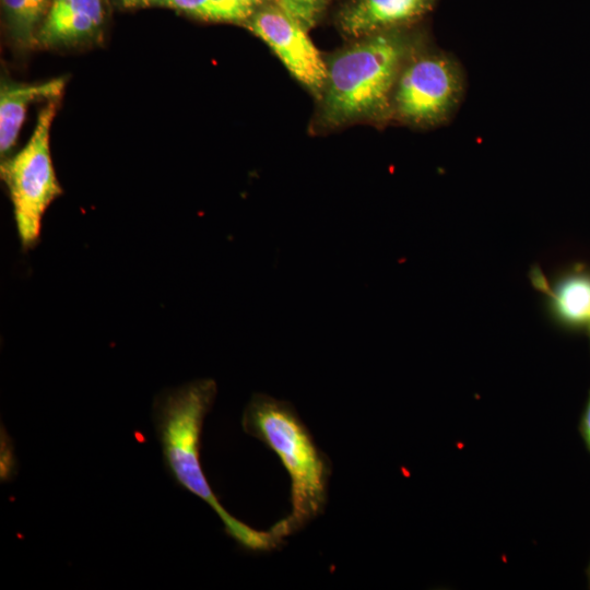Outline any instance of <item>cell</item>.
<instances>
[{
    "instance_id": "1",
    "label": "cell",
    "mask_w": 590,
    "mask_h": 590,
    "mask_svg": "<svg viewBox=\"0 0 590 590\" xmlns=\"http://www.w3.org/2000/svg\"><path fill=\"white\" fill-rule=\"evenodd\" d=\"M217 393L216 382L203 378L162 391L153 402V423L166 471L181 488L216 512L225 533L241 548L267 553L284 544L270 529L257 530L238 520L220 503L201 465V433Z\"/></svg>"
},
{
    "instance_id": "2",
    "label": "cell",
    "mask_w": 590,
    "mask_h": 590,
    "mask_svg": "<svg viewBox=\"0 0 590 590\" xmlns=\"http://www.w3.org/2000/svg\"><path fill=\"white\" fill-rule=\"evenodd\" d=\"M415 48L410 35L394 28L356 38L331 55L319 96L320 126L389 118L397 80Z\"/></svg>"
},
{
    "instance_id": "3",
    "label": "cell",
    "mask_w": 590,
    "mask_h": 590,
    "mask_svg": "<svg viewBox=\"0 0 590 590\" xmlns=\"http://www.w3.org/2000/svg\"><path fill=\"white\" fill-rule=\"evenodd\" d=\"M241 427L271 449L291 479V512L270 530L282 541L302 531L324 512L331 462L288 401L253 393Z\"/></svg>"
},
{
    "instance_id": "4",
    "label": "cell",
    "mask_w": 590,
    "mask_h": 590,
    "mask_svg": "<svg viewBox=\"0 0 590 590\" xmlns=\"http://www.w3.org/2000/svg\"><path fill=\"white\" fill-rule=\"evenodd\" d=\"M57 101H49L42 108L25 146L1 163V178L10 193L17 235L24 249L37 244L43 215L62 193L49 145Z\"/></svg>"
},
{
    "instance_id": "5",
    "label": "cell",
    "mask_w": 590,
    "mask_h": 590,
    "mask_svg": "<svg viewBox=\"0 0 590 590\" xmlns=\"http://www.w3.org/2000/svg\"><path fill=\"white\" fill-rule=\"evenodd\" d=\"M461 92V73L451 58L415 48L397 80L391 116L420 127L437 125L452 113Z\"/></svg>"
},
{
    "instance_id": "6",
    "label": "cell",
    "mask_w": 590,
    "mask_h": 590,
    "mask_svg": "<svg viewBox=\"0 0 590 590\" xmlns=\"http://www.w3.org/2000/svg\"><path fill=\"white\" fill-rule=\"evenodd\" d=\"M246 25L275 52L291 74L319 98L327 66L307 28L273 3L259 8Z\"/></svg>"
},
{
    "instance_id": "7",
    "label": "cell",
    "mask_w": 590,
    "mask_h": 590,
    "mask_svg": "<svg viewBox=\"0 0 590 590\" xmlns=\"http://www.w3.org/2000/svg\"><path fill=\"white\" fill-rule=\"evenodd\" d=\"M106 17L105 0H54L37 36V46L68 47L97 38Z\"/></svg>"
},
{
    "instance_id": "8",
    "label": "cell",
    "mask_w": 590,
    "mask_h": 590,
    "mask_svg": "<svg viewBox=\"0 0 590 590\" xmlns=\"http://www.w3.org/2000/svg\"><path fill=\"white\" fill-rule=\"evenodd\" d=\"M434 0H352L339 15L341 31L356 39L378 32L400 28L417 20Z\"/></svg>"
},
{
    "instance_id": "9",
    "label": "cell",
    "mask_w": 590,
    "mask_h": 590,
    "mask_svg": "<svg viewBox=\"0 0 590 590\" xmlns=\"http://www.w3.org/2000/svg\"><path fill=\"white\" fill-rule=\"evenodd\" d=\"M66 86L64 78L42 83L2 82L0 90V153L3 160L15 145L27 108L34 102L58 99Z\"/></svg>"
},
{
    "instance_id": "10",
    "label": "cell",
    "mask_w": 590,
    "mask_h": 590,
    "mask_svg": "<svg viewBox=\"0 0 590 590\" xmlns=\"http://www.w3.org/2000/svg\"><path fill=\"white\" fill-rule=\"evenodd\" d=\"M551 298L557 318L570 326L590 329V276L576 273L560 280L553 290L539 283Z\"/></svg>"
},
{
    "instance_id": "11",
    "label": "cell",
    "mask_w": 590,
    "mask_h": 590,
    "mask_svg": "<svg viewBox=\"0 0 590 590\" xmlns=\"http://www.w3.org/2000/svg\"><path fill=\"white\" fill-rule=\"evenodd\" d=\"M54 0H1L5 25L20 49L37 46V36Z\"/></svg>"
},
{
    "instance_id": "12",
    "label": "cell",
    "mask_w": 590,
    "mask_h": 590,
    "mask_svg": "<svg viewBox=\"0 0 590 590\" xmlns=\"http://www.w3.org/2000/svg\"><path fill=\"white\" fill-rule=\"evenodd\" d=\"M151 5L169 8L196 17L214 22H243L229 0H153Z\"/></svg>"
},
{
    "instance_id": "13",
    "label": "cell",
    "mask_w": 590,
    "mask_h": 590,
    "mask_svg": "<svg viewBox=\"0 0 590 590\" xmlns=\"http://www.w3.org/2000/svg\"><path fill=\"white\" fill-rule=\"evenodd\" d=\"M239 11L246 22L259 8L273 2V0H229Z\"/></svg>"
},
{
    "instance_id": "14",
    "label": "cell",
    "mask_w": 590,
    "mask_h": 590,
    "mask_svg": "<svg viewBox=\"0 0 590 590\" xmlns=\"http://www.w3.org/2000/svg\"><path fill=\"white\" fill-rule=\"evenodd\" d=\"M583 433L587 440V444L590 445V396L583 417Z\"/></svg>"
},
{
    "instance_id": "15",
    "label": "cell",
    "mask_w": 590,
    "mask_h": 590,
    "mask_svg": "<svg viewBox=\"0 0 590 590\" xmlns=\"http://www.w3.org/2000/svg\"><path fill=\"white\" fill-rule=\"evenodd\" d=\"M153 0H121L125 5H148Z\"/></svg>"
},
{
    "instance_id": "16",
    "label": "cell",
    "mask_w": 590,
    "mask_h": 590,
    "mask_svg": "<svg viewBox=\"0 0 590 590\" xmlns=\"http://www.w3.org/2000/svg\"><path fill=\"white\" fill-rule=\"evenodd\" d=\"M588 446H589V448H590V445H588Z\"/></svg>"
}]
</instances>
